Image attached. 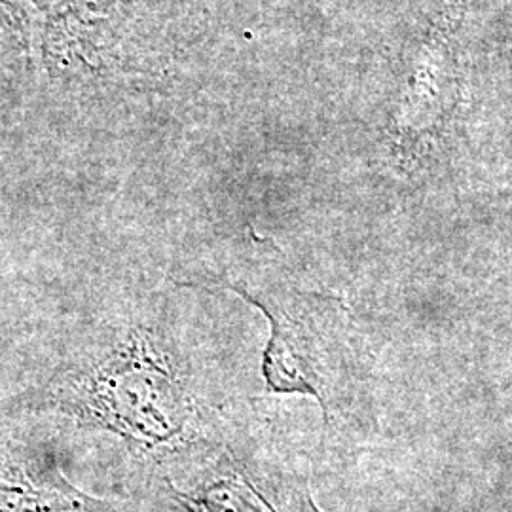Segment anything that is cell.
I'll use <instances>...</instances> for the list:
<instances>
[{
    "mask_svg": "<svg viewBox=\"0 0 512 512\" xmlns=\"http://www.w3.org/2000/svg\"><path fill=\"white\" fill-rule=\"evenodd\" d=\"M31 406L120 440L162 475L224 433L190 349L150 296L88 323Z\"/></svg>",
    "mask_w": 512,
    "mask_h": 512,
    "instance_id": "cell-1",
    "label": "cell"
},
{
    "mask_svg": "<svg viewBox=\"0 0 512 512\" xmlns=\"http://www.w3.org/2000/svg\"><path fill=\"white\" fill-rule=\"evenodd\" d=\"M217 287L239 294L270 321L262 374L270 393L308 395L325 421L342 404L351 374L348 310L334 298L294 291L247 275H222Z\"/></svg>",
    "mask_w": 512,
    "mask_h": 512,
    "instance_id": "cell-2",
    "label": "cell"
},
{
    "mask_svg": "<svg viewBox=\"0 0 512 512\" xmlns=\"http://www.w3.org/2000/svg\"><path fill=\"white\" fill-rule=\"evenodd\" d=\"M162 480L184 512H323L306 482L277 478L255 450L226 431L165 471Z\"/></svg>",
    "mask_w": 512,
    "mask_h": 512,
    "instance_id": "cell-3",
    "label": "cell"
},
{
    "mask_svg": "<svg viewBox=\"0 0 512 512\" xmlns=\"http://www.w3.org/2000/svg\"><path fill=\"white\" fill-rule=\"evenodd\" d=\"M0 512H129L126 505L82 492L54 454L21 435L0 433Z\"/></svg>",
    "mask_w": 512,
    "mask_h": 512,
    "instance_id": "cell-4",
    "label": "cell"
}]
</instances>
